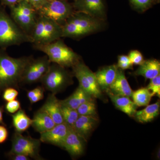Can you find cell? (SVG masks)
<instances>
[{
    "label": "cell",
    "instance_id": "obj_6",
    "mask_svg": "<svg viewBox=\"0 0 160 160\" xmlns=\"http://www.w3.org/2000/svg\"><path fill=\"white\" fill-rule=\"evenodd\" d=\"M66 69L51 63L48 71L40 81L45 90L56 95L73 84V75Z\"/></svg>",
    "mask_w": 160,
    "mask_h": 160
},
{
    "label": "cell",
    "instance_id": "obj_34",
    "mask_svg": "<svg viewBox=\"0 0 160 160\" xmlns=\"http://www.w3.org/2000/svg\"><path fill=\"white\" fill-rule=\"evenodd\" d=\"M5 109L6 111L9 113L14 114L21 109V104L19 101L17 100L9 101L6 103L5 106Z\"/></svg>",
    "mask_w": 160,
    "mask_h": 160
},
{
    "label": "cell",
    "instance_id": "obj_22",
    "mask_svg": "<svg viewBox=\"0 0 160 160\" xmlns=\"http://www.w3.org/2000/svg\"><path fill=\"white\" fill-rule=\"evenodd\" d=\"M160 110V101H158L156 103L146 106L145 109L136 112L133 117L139 122H149L159 115Z\"/></svg>",
    "mask_w": 160,
    "mask_h": 160
},
{
    "label": "cell",
    "instance_id": "obj_20",
    "mask_svg": "<svg viewBox=\"0 0 160 160\" xmlns=\"http://www.w3.org/2000/svg\"><path fill=\"white\" fill-rule=\"evenodd\" d=\"M112 102L117 109L126 113L130 117H133L138 106L128 97L116 95L106 92Z\"/></svg>",
    "mask_w": 160,
    "mask_h": 160
},
{
    "label": "cell",
    "instance_id": "obj_16",
    "mask_svg": "<svg viewBox=\"0 0 160 160\" xmlns=\"http://www.w3.org/2000/svg\"><path fill=\"white\" fill-rule=\"evenodd\" d=\"M112 94L132 98V91L126 79L123 70L118 69L117 74L113 82L106 91Z\"/></svg>",
    "mask_w": 160,
    "mask_h": 160
},
{
    "label": "cell",
    "instance_id": "obj_14",
    "mask_svg": "<svg viewBox=\"0 0 160 160\" xmlns=\"http://www.w3.org/2000/svg\"><path fill=\"white\" fill-rule=\"evenodd\" d=\"M98 123V116L79 115L72 128L86 142Z\"/></svg>",
    "mask_w": 160,
    "mask_h": 160
},
{
    "label": "cell",
    "instance_id": "obj_10",
    "mask_svg": "<svg viewBox=\"0 0 160 160\" xmlns=\"http://www.w3.org/2000/svg\"><path fill=\"white\" fill-rule=\"evenodd\" d=\"M41 142L40 139L29 136H24L21 133H14L12 139V148L8 155L22 154L35 160H43L39 152Z\"/></svg>",
    "mask_w": 160,
    "mask_h": 160
},
{
    "label": "cell",
    "instance_id": "obj_38",
    "mask_svg": "<svg viewBox=\"0 0 160 160\" xmlns=\"http://www.w3.org/2000/svg\"><path fill=\"white\" fill-rule=\"evenodd\" d=\"M22 1V0H1L3 5L9 7L16 5Z\"/></svg>",
    "mask_w": 160,
    "mask_h": 160
},
{
    "label": "cell",
    "instance_id": "obj_33",
    "mask_svg": "<svg viewBox=\"0 0 160 160\" xmlns=\"http://www.w3.org/2000/svg\"><path fill=\"white\" fill-rule=\"evenodd\" d=\"M132 4L136 9L144 11L151 6L153 0H130Z\"/></svg>",
    "mask_w": 160,
    "mask_h": 160
},
{
    "label": "cell",
    "instance_id": "obj_37",
    "mask_svg": "<svg viewBox=\"0 0 160 160\" xmlns=\"http://www.w3.org/2000/svg\"><path fill=\"white\" fill-rule=\"evenodd\" d=\"M12 160H29L30 158L27 156L22 154H14L8 155Z\"/></svg>",
    "mask_w": 160,
    "mask_h": 160
},
{
    "label": "cell",
    "instance_id": "obj_12",
    "mask_svg": "<svg viewBox=\"0 0 160 160\" xmlns=\"http://www.w3.org/2000/svg\"><path fill=\"white\" fill-rule=\"evenodd\" d=\"M71 128L65 122L57 124L50 130L40 133V140L42 142L62 148L65 139Z\"/></svg>",
    "mask_w": 160,
    "mask_h": 160
},
{
    "label": "cell",
    "instance_id": "obj_23",
    "mask_svg": "<svg viewBox=\"0 0 160 160\" xmlns=\"http://www.w3.org/2000/svg\"><path fill=\"white\" fill-rule=\"evenodd\" d=\"M93 98L79 86L70 96L66 99L60 100V102L62 105L77 109L80 105Z\"/></svg>",
    "mask_w": 160,
    "mask_h": 160
},
{
    "label": "cell",
    "instance_id": "obj_35",
    "mask_svg": "<svg viewBox=\"0 0 160 160\" xmlns=\"http://www.w3.org/2000/svg\"><path fill=\"white\" fill-rule=\"evenodd\" d=\"M37 11L41 9L43 5L47 2L46 0H26Z\"/></svg>",
    "mask_w": 160,
    "mask_h": 160
},
{
    "label": "cell",
    "instance_id": "obj_5",
    "mask_svg": "<svg viewBox=\"0 0 160 160\" xmlns=\"http://www.w3.org/2000/svg\"><path fill=\"white\" fill-rule=\"evenodd\" d=\"M30 36L32 45L49 44L62 38V26L49 18L38 15Z\"/></svg>",
    "mask_w": 160,
    "mask_h": 160
},
{
    "label": "cell",
    "instance_id": "obj_3",
    "mask_svg": "<svg viewBox=\"0 0 160 160\" xmlns=\"http://www.w3.org/2000/svg\"><path fill=\"white\" fill-rule=\"evenodd\" d=\"M27 42H32L30 36L18 26L5 8L0 6V48L6 49Z\"/></svg>",
    "mask_w": 160,
    "mask_h": 160
},
{
    "label": "cell",
    "instance_id": "obj_21",
    "mask_svg": "<svg viewBox=\"0 0 160 160\" xmlns=\"http://www.w3.org/2000/svg\"><path fill=\"white\" fill-rule=\"evenodd\" d=\"M160 73V62L156 59L145 60L134 72L137 76H142L146 79H151Z\"/></svg>",
    "mask_w": 160,
    "mask_h": 160
},
{
    "label": "cell",
    "instance_id": "obj_32",
    "mask_svg": "<svg viewBox=\"0 0 160 160\" xmlns=\"http://www.w3.org/2000/svg\"><path fill=\"white\" fill-rule=\"evenodd\" d=\"M128 57L133 65L140 66L145 61L142 55L137 50H132L129 52Z\"/></svg>",
    "mask_w": 160,
    "mask_h": 160
},
{
    "label": "cell",
    "instance_id": "obj_1",
    "mask_svg": "<svg viewBox=\"0 0 160 160\" xmlns=\"http://www.w3.org/2000/svg\"><path fill=\"white\" fill-rule=\"evenodd\" d=\"M6 49L0 48V94L9 87L19 89L26 66L33 58L32 56L12 57Z\"/></svg>",
    "mask_w": 160,
    "mask_h": 160
},
{
    "label": "cell",
    "instance_id": "obj_39",
    "mask_svg": "<svg viewBox=\"0 0 160 160\" xmlns=\"http://www.w3.org/2000/svg\"><path fill=\"white\" fill-rule=\"evenodd\" d=\"M3 112H4V108L3 106H0V125L5 126V124L3 120Z\"/></svg>",
    "mask_w": 160,
    "mask_h": 160
},
{
    "label": "cell",
    "instance_id": "obj_36",
    "mask_svg": "<svg viewBox=\"0 0 160 160\" xmlns=\"http://www.w3.org/2000/svg\"><path fill=\"white\" fill-rule=\"evenodd\" d=\"M8 131L4 125H0V144L4 143L7 140Z\"/></svg>",
    "mask_w": 160,
    "mask_h": 160
},
{
    "label": "cell",
    "instance_id": "obj_19",
    "mask_svg": "<svg viewBox=\"0 0 160 160\" xmlns=\"http://www.w3.org/2000/svg\"><path fill=\"white\" fill-rule=\"evenodd\" d=\"M55 125L50 116L40 109L35 113L31 124L35 130L40 133L50 130Z\"/></svg>",
    "mask_w": 160,
    "mask_h": 160
},
{
    "label": "cell",
    "instance_id": "obj_28",
    "mask_svg": "<svg viewBox=\"0 0 160 160\" xmlns=\"http://www.w3.org/2000/svg\"><path fill=\"white\" fill-rule=\"evenodd\" d=\"M45 89L42 86H38L27 92V97L31 104H34L42 100L44 97Z\"/></svg>",
    "mask_w": 160,
    "mask_h": 160
},
{
    "label": "cell",
    "instance_id": "obj_8",
    "mask_svg": "<svg viewBox=\"0 0 160 160\" xmlns=\"http://www.w3.org/2000/svg\"><path fill=\"white\" fill-rule=\"evenodd\" d=\"M72 74L78 81L79 86L92 97L102 98V91L94 72L81 60L72 67Z\"/></svg>",
    "mask_w": 160,
    "mask_h": 160
},
{
    "label": "cell",
    "instance_id": "obj_40",
    "mask_svg": "<svg viewBox=\"0 0 160 160\" xmlns=\"http://www.w3.org/2000/svg\"><path fill=\"white\" fill-rule=\"evenodd\" d=\"M46 1H47V2H49V1H52V0H46Z\"/></svg>",
    "mask_w": 160,
    "mask_h": 160
},
{
    "label": "cell",
    "instance_id": "obj_29",
    "mask_svg": "<svg viewBox=\"0 0 160 160\" xmlns=\"http://www.w3.org/2000/svg\"><path fill=\"white\" fill-rule=\"evenodd\" d=\"M152 91L153 96H157L160 98V75L150 79L149 85L146 87Z\"/></svg>",
    "mask_w": 160,
    "mask_h": 160
},
{
    "label": "cell",
    "instance_id": "obj_18",
    "mask_svg": "<svg viewBox=\"0 0 160 160\" xmlns=\"http://www.w3.org/2000/svg\"><path fill=\"white\" fill-rule=\"evenodd\" d=\"M40 109L47 112L56 125L64 122L61 111L60 100L58 99L55 94L51 93L49 94L45 103Z\"/></svg>",
    "mask_w": 160,
    "mask_h": 160
},
{
    "label": "cell",
    "instance_id": "obj_31",
    "mask_svg": "<svg viewBox=\"0 0 160 160\" xmlns=\"http://www.w3.org/2000/svg\"><path fill=\"white\" fill-rule=\"evenodd\" d=\"M2 93L3 99L7 102L15 100L19 94L18 89L13 87L6 88Z\"/></svg>",
    "mask_w": 160,
    "mask_h": 160
},
{
    "label": "cell",
    "instance_id": "obj_11",
    "mask_svg": "<svg viewBox=\"0 0 160 160\" xmlns=\"http://www.w3.org/2000/svg\"><path fill=\"white\" fill-rule=\"evenodd\" d=\"M51 63L46 55L36 59L33 58L25 69L22 84H31L40 82L48 71Z\"/></svg>",
    "mask_w": 160,
    "mask_h": 160
},
{
    "label": "cell",
    "instance_id": "obj_27",
    "mask_svg": "<svg viewBox=\"0 0 160 160\" xmlns=\"http://www.w3.org/2000/svg\"><path fill=\"white\" fill-rule=\"evenodd\" d=\"M79 115L98 116L96 105L93 99L86 101L77 109Z\"/></svg>",
    "mask_w": 160,
    "mask_h": 160
},
{
    "label": "cell",
    "instance_id": "obj_2",
    "mask_svg": "<svg viewBox=\"0 0 160 160\" xmlns=\"http://www.w3.org/2000/svg\"><path fill=\"white\" fill-rule=\"evenodd\" d=\"M62 26V38H78L101 29L102 20L75 11Z\"/></svg>",
    "mask_w": 160,
    "mask_h": 160
},
{
    "label": "cell",
    "instance_id": "obj_17",
    "mask_svg": "<svg viewBox=\"0 0 160 160\" xmlns=\"http://www.w3.org/2000/svg\"><path fill=\"white\" fill-rule=\"evenodd\" d=\"M118 68L112 65L103 67L95 73L97 81L101 90L106 91L115 79Z\"/></svg>",
    "mask_w": 160,
    "mask_h": 160
},
{
    "label": "cell",
    "instance_id": "obj_7",
    "mask_svg": "<svg viewBox=\"0 0 160 160\" xmlns=\"http://www.w3.org/2000/svg\"><path fill=\"white\" fill-rule=\"evenodd\" d=\"M9 8L12 18L23 31L30 35L37 19V10L26 0Z\"/></svg>",
    "mask_w": 160,
    "mask_h": 160
},
{
    "label": "cell",
    "instance_id": "obj_13",
    "mask_svg": "<svg viewBox=\"0 0 160 160\" xmlns=\"http://www.w3.org/2000/svg\"><path fill=\"white\" fill-rule=\"evenodd\" d=\"M73 8L77 12H82L99 19L105 16V6L103 0H75Z\"/></svg>",
    "mask_w": 160,
    "mask_h": 160
},
{
    "label": "cell",
    "instance_id": "obj_9",
    "mask_svg": "<svg viewBox=\"0 0 160 160\" xmlns=\"http://www.w3.org/2000/svg\"><path fill=\"white\" fill-rule=\"evenodd\" d=\"M74 12L73 6L66 0H52L46 2L37 12L62 26Z\"/></svg>",
    "mask_w": 160,
    "mask_h": 160
},
{
    "label": "cell",
    "instance_id": "obj_30",
    "mask_svg": "<svg viewBox=\"0 0 160 160\" xmlns=\"http://www.w3.org/2000/svg\"><path fill=\"white\" fill-rule=\"evenodd\" d=\"M117 66L119 69L122 70L132 69L133 64L132 63L128 56L122 55L118 57Z\"/></svg>",
    "mask_w": 160,
    "mask_h": 160
},
{
    "label": "cell",
    "instance_id": "obj_24",
    "mask_svg": "<svg viewBox=\"0 0 160 160\" xmlns=\"http://www.w3.org/2000/svg\"><path fill=\"white\" fill-rule=\"evenodd\" d=\"M12 117V125L16 132L22 133L31 126L32 119L28 116L23 109H20Z\"/></svg>",
    "mask_w": 160,
    "mask_h": 160
},
{
    "label": "cell",
    "instance_id": "obj_15",
    "mask_svg": "<svg viewBox=\"0 0 160 160\" xmlns=\"http://www.w3.org/2000/svg\"><path fill=\"white\" fill-rule=\"evenodd\" d=\"M85 142L84 139L71 128L65 139L62 148L72 157H77L84 153Z\"/></svg>",
    "mask_w": 160,
    "mask_h": 160
},
{
    "label": "cell",
    "instance_id": "obj_4",
    "mask_svg": "<svg viewBox=\"0 0 160 160\" xmlns=\"http://www.w3.org/2000/svg\"><path fill=\"white\" fill-rule=\"evenodd\" d=\"M33 47L44 52L50 62L66 68H72L81 60L80 56L66 46L61 38L45 45H33Z\"/></svg>",
    "mask_w": 160,
    "mask_h": 160
},
{
    "label": "cell",
    "instance_id": "obj_25",
    "mask_svg": "<svg viewBox=\"0 0 160 160\" xmlns=\"http://www.w3.org/2000/svg\"><path fill=\"white\" fill-rule=\"evenodd\" d=\"M152 97L150 90L147 88H142L133 91L131 98L138 107H141L149 105Z\"/></svg>",
    "mask_w": 160,
    "mask_h": 160
},
{
    "label": "cell",
    "instance_id": "obj_26",
    "mask_svg": "<svg viewBox=\"0 0 160 160\" xmlns=\"http://www.w3.org/2000/svg\"><path fill=\"white\" fill-rule=\"evenodd\" d=\"M61 104L63 121L64 122L72 127L79 116L77 110L62 105L61 103Z\"/></svg>",
    "mask_w": 160,
    "mask_h": 160
}]
</instances>
